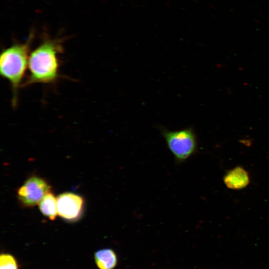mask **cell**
<instances>
[{"label":"cell","mask_w":269,"mask_h":269,"mask_svg":"<svg viewBox=\"0 0 269 269\" xmlns=\"http://www.w3.org/2000/svg\"><path fill=\"white\" fill-rule=\"evenodd\" d=\"M62 51L60 40L44 39L29 55V74L22 88L34 84H55L60 77L58 55Z\"/></svg>","instance_id":"6da1fadb"},{"label":"cell","mask_w":269,"mask_h":269,"mask_svg":"<svg viewBox=\"0 0 269 269\" xmlns=\"http://www.w3.org/2000/svg\"><path fill=\"white\" fill-rule=\"evenodd\" d=\"M33 36L32 34L30 35L25 43L14 44L4 49L0 54V74L10 84L13 108L17 105L18 92L23 82Z\"/></svg>","instance_id":"7a4b0ae2"},{"label":"cell","mask_w":269,"mask_h":269,"mask_svg":"<svg viewBox=\"0 0 269 269\" xmlns=\"http://www.w3.org/2000/svg\"><path fill=\"white\" fill-rule=\"evenodd\" d=\"M160 131L176 163L185 162L197 151L196 135L192 128L174 131L161 128Z\"/></svg>","instance_id":"3957f363"},{"label":"cell","mask_w":269,"mask_h":269,"mask_svg":"<svg viewBox=\"0 0 269 269\" xmlns=\"http://www.w3.org/2000/svg\"><path fill=\"white\" fill-rule=\"evenodd\" d=\"M50 191V186L44 179L32 176L28 178L17 190V198L24 206L39 204L43 197Z\"/></svg>","instance_id":"277c9868"},{"label":"cell","mask_w":269,"mask_h":269,"mask_svg":"<svg viewBox=\"0 0 269 269\" xmlns=\"http://www.w3.org/2000/svg\"><path fill=\"white\" fill-rule=\"evenodd\" d=\"M84 204L81 196L72 192L62 193L57 197L58 215L67 221H76L82 214Z\"/></svg>","instance_id":"5b68a950"},{"label":"cell","mask_w":269,"mask_h":269,"mask_svg":"<svg viewBox=\"0 0 269 269\" xmlns=\"http://www.w3.org/2000/svg\"><path fill=\"white\" fill-rule=\"evenodd\" d=\"M250 182L247 172L242 167H236L229 171L224 177L226 186L232 189H241L246 187Z\"/></svg>","instance_id":"8992f818"},{"label":"cell","mask_w":269,"mask_h":269,"mask_svg":"<svg viewBox=\"0 0 269 269\" xmlns=\"http://www.w3.org/2000/svg\"><path fill=\"white\" fill-rule=\"evenodd\" d=\"M94 261L99 269H114L118 264V257L112 249L105 248L95 252Z\"/></svg>","instance_id":"52a82bcc"},{"label":"cell","mask_w":269,"mask_h":269,"mask_svg":"<svg viewBox=\"0 0 269 269\" xmlns=\"http://www.w3.org/2000/svg\"><path fill=\"white\" fill-rule=\"evenodd\" d=\"M39 208L41 212L50 220H54L57 215V197L50 191L39 203Z\"/></svg>","instance_id":"ba28073f"},{"label":"cell","mask_w":269,"mask_h":269,"mask_svg":"<svg viewBox=\"0 0 269 269\" xmlns=\"http://www.w3.org/2000/svg\"><path fill=\"white\" fill-rule=\"evenodd\" d=\"M15 257L9 253H2L0 257V269H19Z\"/></svg>","instance_id":"9c48e42d"}]
</instances>
